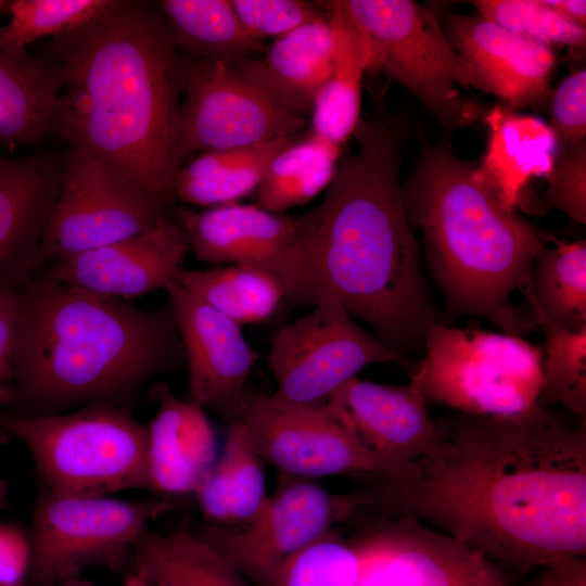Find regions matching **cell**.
Returning <instances> with one entry per match:
<instances>
[{
	"label": "cell",
	"mask_w": 586,
	"mask_h": 586,
	"mask_svg": "<svg viewBox=\"0 0 586 586\" xmlns=\"http://www.w3.org/2000/svg\"><path fill=\"white\" fill-rule=\"evenodd\" d=\"M428 450L371 491L415 519L524 574L586 555V430L542 406L511 417L436 420Z\"/></svg>",
	"instance_id": "obj_1"
},
{
	"label": "cell",
	"mask_w": 586,
	"mask_h": 586,
	"mask_svg": "<svg viewBox=\"0 0 586 586\" xmlns=\"http://www.w3.org/2000/svg\"><path fill=\"white\" fill-rule=\"evenodd\" d=\"M405 123L360 118L322 201L298 215V279L282 309L335 304L404 359L441 322L400 194Z\"/></svg>",
	"instance_id": "obj_2"
},
{
	"label": "cell",
	"mask_w": 586,
	"mask_h": 586,
	"mask_svg": "<svg viewBox=\"0 0 586 586\" xmlns=\"http://www.w3.org/2000/svg\"><path fill=\"white\" fill-rule=\"evenodd\" d=\"M40 55L63 76L51 132L166 214L186 162L178 116L190 58L179 54L160 10L111 0L90 23L52 38Z\"/></svg>",
	"instance_id": "obj_3"
},
{
	"label": "cell",
	"mask_w": 586,
	"mask_h": 586,
	"mask_svg": "<svg viewBox=\"0 0 586 586\" xmlns=\"http://www.w3.org/2000/svg\"><path fill=\"white\" fill-rule=\"evenodd\" d=\"M20 295L12 404L24 407L21 416L126 408L148 382L186 361L170 304L146 310L41 273Z\"/></svg>",
	"instance_id": "obj_4"
},
{
	"label": "cell",
	"mask_w": 586,
	"mask_h": 586,
	"mask_svg": "<svg viewBox=\"0 0 586 586\" xmlns=\"http://www.w3.org/2000/svg\"><path fill=\"white\" fill-rule=\"evenodd\" d=\"M420 135L419 156L400 184L402 202L448 313L523 336L532 323L510 300L527 285L548 238L505 207L480 165L458 157L448 139L430 143Z\"/></svg>",
	"instance_id": "obj_5"
},
{
	"label": "cell",
	"mask_w": 586,
	"mask_h": 586,
	"mask_svg": "<svg viewBox=\"0 0 586 586\" xmlns=\"http://www.w3.org/2000/svg\"><path fill=\"white\" fill-rule=\"evenodd\" d=\"M30 451L47 489L107 496L150 489L146 426L125 407L95 404L51 416L0 415Z\"/></svg>",
	"instance_id": "obj_6"
},
{
	"label": "cell",
	"mask_w": 586,
	"mask_h": 586,
	"mask_svg": "<svg viewBox=\"0 0 586 586\" xmlns=\"http://www.w3.org/2000/svg\"><path fill=\"white\" fill-rule=\"evenodd\" d=\"M426 402L473 417H511L540 406L543 349L506 332L449 327L426 334L410 372Z\"/></svg>",
	"instance_id": "obj_7"
},
{
	"label": "cell",
	"mask_w": 586,
	"mask_h": 586,
	"mask_svg": "<svg viewBox=\"0 0 586 586\" xmlns=\"http://www.w3.org/2000/svg\"><path fill=\"white\" fill-rule=\"evenodd\" d=\"M352 22L368 38L371 69L383 71L411 91L437 122L454 130L482 116L457 85L471 77L435 15L412 0H341Z\"/></svg>",
	"instance_id": "obj_8"
},
{
	"label": "cell",
	"mask_w": 586,
	"mask_h": 586,
	"mask_svg": "<svg viewBox=\"0 0 586 586\" xmlns=\"http://www.w3.org/2000/svg\"><path fill=\"white\" fill-rule=\"evenodd\" d=\"M169 509L162 500L59 494L47 489L36 504L30 570L53 586L97 565L116 566L132 553L151 521Z\"/></svg>",
	"instance_id": "obj_9"
},
{
	"label": "cell",
	"mask_w": 586,
	"mask_h": 586,
	"mask_svg": "<svg viewBox=\"0 0 586 586\" xmlns=\"http://www.w3.org/2000/svg\"><path fill=\"white\" fill-rule=\"evenodd\" d=\"M368 493L337 495L297 481L283 486L249 522L211 526L201 535L254 586H275L282 565L369 507Z\"/></svg>",
	"instance_id": "obj_10"
},
{
	"label": "cell",
	"mask_w": 586,
	"mask_h": 586,
	"mask_svg": "<svg viewBox=\"0 0 586 586\" xmlns=\"http://www.w3.org/2000/svg\"><path fill=\"white\" fill-rule=\"evenodd\" d=\"M238 419L263 461L289 475L353 476L374 485L402 469L369 453L324 405L250 394Z\"/></svg>",
	"instance_id": "obj_11"
},
{
	"label": "cell",
	"mask_w": 586,
	"mask_h": 586,
	"mask_svg": "<svg viewBox=\"0 0 586 586\" xmlns=\"http://www.w3.org/2000/svg\"><path fill=\"white\" fill-rule=\"evenodd\" d=\"M273 336L268 367L280 399L323 405L327 398L364 368L406 362L372 332L361 328L342 307L318 304Z\"/></svg>",
	"instance_id": "obj_12"
},
{
	"label": "cell",
	"mask_w": 586,
	"mask_h": 586,
	"mask_svg": "<svg viewBox=\"0 0 586 586\" xmlns=\"http://www.w3.org/2000/svg\"><path fill=\"white\" fill-rule=\"evenodd\" d=\"M306 125L292 112L239 76L229 62L190 59L180 102L182 153L263 144L296 135Z\"/></svg>",
	"instance_id": "obj_13"
},
{
	"label": "cell",
	"mask_w": 586,
	"mask_h": 586,
	"mask_svg": "<svg viewBox=\"0 0 586 586\" xmlns=\"http://www.w3.org/2000/svg\"><path fill=\"white\" fill-rule=\"evenodd\" d=\"M164 215L107 166L72 149L43 234L41 269L55 258L139 234Z\"/></svg>",
	"instance_id": "obj_14"
},
{
	"label": "cell",
	"mask_w": 586,
	"mask_h": 586,
	"mask_svg": "<svg viewBox=\"0 0 586 586\" xmlns=\"http://www.w3.org/2000/svg\"><path fill=\"white\" fill-rule=\"evenodd\" d=\"M354 546L357 586H513L495 563L411 518H384Z\"/></svg>",
	"instance_id": "obj_15"
},
{
	"label": "cell",
	"mask_w": 586,
	"mask_h": 586,
	"mask_svg": "<svg viewBox=\"0 0 586 586\" xmlns=\"http://www.w3.org/2000/svg\"><path fill=\"white\" fill-rule=\"evenodd\" d=\"M297 218L258 204L231 203L203 211L177 207L174 219L199 260L251 267L271 275L283 286L284 305L298 279Z\"/></svg>",
	"instance_id": "obj_16"
},
{
	"label": "cell",
	"mask_w": 586,
	"mask_h": 586,
	"mask_svg": "<svg viewBox=\"0 0 586 586\" xmlns=\"http://www.w3.org/2000/svg\"><path fill=\"white\" fill-rule=\"evenodd\" d=\"M178 324L189 371L191 402L231 422L244 409L247 379L259 358L241 326L178 281L165 288Z\"/></svg>",
	"instance_id": "obj_17"
},
{
	"label": "cell",
	"mask_w": 586,
	"mask_h": 586,
	"mask_svg": "<svg viewBox=\"0 0 586 586\" xmlns=\"http://www.w3.org/2000/svg\"><path fill=\"white\" fill-rule=\"evenodd\" d=\"M189 251L180 225L164 215L139 234L55 258L39 273L92 293L129 301L175 281Z\"/></svg>",
	"instance_id": "obj_18"
},
{
	"label": "cell",
	"mask_w": 586,
	"mask_h": 586,
	"mask_svg": "<svg viewBox=\"0 0 586 586\" xmlns=\"http://www.w3.org/2000/svg\"><path fill=\"white\" fill-rule=\"evenodd\" d=\"M446 36L464 63L472 87L497 95L511 110L545 105L556 62L550 46L480 15H451Z\"/></svg>",
	"instance_id": "obj_19"
},
{
	"label": "cell",
	"mask_w": 586,
	"mask_h": 586,
	"mask_svg": "<svg viewBox=\"0 0 586 586\" xmlns=\"http://www.w3.org/2000/svg\"><path fill=\"white\" fill-rule=\"evenodd\" d=\"M323 405L369 453L399 468L423 455L437 433L412 380L395 386L355 377Z\"/></svg>",
	"instance_id": "obj_20"
},
{
	"label": "cell",
	"mask_w": 586,
	"mask_h": 586,
	"mask_svg": "<svg viewBox=\"0 0 586 586\" xmlns=\"http://www.w3.org/2000/svg\"><path fill=\"white\" fill-rule=\"evenodd\" d=\"M62 170L63 163L48 155L0 156V290L21 292L40 272Z\"/></svg>",
	"instance_id": "obj_21"
},
{
	"label": "cell",
	"mask_w": 586,
	"mask_h": 586,
	"mask_svg": "<svg viewBox=\"0 0 586 586\" xmlns=\"http://www.w3.org/2000/svg\"><path fill=\"white\" fill-rule=\"evenodd\" d=\"M151 395L158 404L146 426L151 491L194 494L218 458L214 428L202 407L180 400L167 385L155 384Z\"/></svg>",
	"instance_id": "obj_22"
},
{
	"label": "cell",
	"mask_w": 586,
	"mask_h": 586,
	"mask_svg": "<svg viewBox=\"0 0 586 586\" xmlns=\"http://www.w3.org/2000/svg\"><path fill=\"white\" fill-rule=\"evenodd\" d=\"M333 52V31L324 15L276 38L264 56L229 63L273 101L304 115L331 74Z\"/></svg>",
	"instance_id": "obj_23"
},
{
	"label": "cell",
	"mask_w": 586,
	"mask_h": 586,
	"mask_svg": "<svg viewBox=\"0 0 586 586\" xmlns=\"http://www.w3.org/2000/svg\"><path fill=\"white\" fill-rule=\"evenodd\" d=\"M484 122L489 136L481 170L501 204L515 209L528 182L547 177L553 167V132L543 119L507 106H494Z\"/></svg>",
	"instance_id": "obj_24"
},
{
	"label": "cell",
	"mask_w": 586,
	"mask_h": 586,
	"mask_svg": "<svg viewBox=\"0 0 586 586\" xmlns=\"http://www.w3.org/2000/svg\"><path fill=\"white\" fill-rule=\"evenodd\" d=\"M322 3L333 31L334 52L331 74L313 103L311 131L342 145L361 118L362 78L371 69L372 50L341 0Z\"/></svg>",
	"instance_id": "obj_25"
},
{
	"label": "cell",
	"mask_w": 586,
	"mask_h": 586,
	"mask_svg": "<svg viewBox=\"0 0 586 586\" xmlns=\"http://www.w3.org/2000/svg\"><path fill=\"white\" fill-rule=\"evenodd\" d=\"M62 84L49 59L0 50V148L34 145L51 132Z\"/></svg>",
	"instance_id": "obj_26"
},
{
	"label": "cell",
	"mask_w": 586,
	"mask_h": 586,
	"mask_svg": "<svg viewBox=\"0 0 586 586\" xmlns=\"http://www.w3.org/2000/svg\"><path fill=\"white\" fill-rule=\"evenodd\" d=\"M135 574L152 586H254L206 539L186 527L148 530L133 548Z\"/></svg>",
	"instance_id": "obj_27"
},
{
	"label": "cell",
	"mask_w": 586,
	"mask_h": 586,
	"mask_svg": "<svg viewBox=\"0 0 586 586\" xmlns=\"http://www.w3.org/2000/svg\"><path fill=\"white\" fill-rule=\"evenodd\" d=\"M224 449L194 493L207 519L220 525L249 522L268 500L263 459L241 419L229 422Z\"/></svg>",
	"instance_id": "obj_28"
},
{
	"label": "cell",
	"mask_w": 586,
	"mask_h": 586,
	"mask_svg": "<svg viewBox=\"0 0 586 586\" xmlns=\"http://www.w3.org/2000/svg\"><path fill=\"white\" fill-rule=\"evenodd\" d=\"M158 10L178 50L192 60L235 62L267 48L246 33L231 0H163Z\"/></svg>",
	"instance_id": "obj_29"
},
{
	"label": "cell",
	"mask_w": 586,
	"mask_h": 586,
	"mask_svg": "<svg viewBox=\"0 0 586 586\" xmlns=\"http://www.w3.org/2000/svg\"><path fill=\"white\" fill-rule=\"evenodd\" d=\"M523 292L539 328L586 327V241L544 245Z\"/></svg>",
	"instance_id": "obj_30"
},
{
	"label": "cell",
	"mask_w": 586,
	"mask_h": 586,
	"mask_svg": "<svg viewBox=\"0 0 586 586\" xmlns=\"http://www.w3.org/2000/svg\"><path fill=\"white\" fill-rule=\"evenodd\" d=\"M341 158V145L310 131L279 151L257 189V204L285 211L308 203L330 184Z\"/></svg>",
	"instance_id": "obj_31"
},
{
	"label": "cell",
	"mask_w": 586,
	"mask_h": 586,
	"mask_svg": "<svg viewBox=\"0 0 586 586\" xmlns=\"http://www.w3.org/2000/svg\"><path fill=\"white\" fill-rule=\"evenodd\" d=\"M176 281L240 326L269 320L282 309L285 297L283 286L275 277L251 267L182 268Z\"/></svg>",
	"instance_id": "obj_32"
},
{
	"label": "cell",
	"mask_w": 586,
	"mask_h": 586,
	"mask_svg": "<svg viewBox=\"0 0 586 586\" xmlns=\"http://www.w3.org/2000/svg\"><path fill=\"white\" fill-rule=\"evenodd\" d=\"M111 0H14L7 9L9 23L0 28V47L8 52L46 38H58L90 23L107 8Z\"/></svg>",
	"instance_id": "obj_33"
},
{
	"label": "cell",
	"mask_w": 586,
	"mask_h": 586,
	"mask_svg": "<svg viewBox=\"0 0 586 586\" xmlns=\"http://www.w3.org/2000/svg\"><path fill=\"white\" fill-rule=\"evenodd\" d=\"M540 330L544 387L540 400L557 403L585 421L586 417V327L570 330L545 326Z\"/></svg>",
	"instance_id": "obj_34"
},
{
	"label": "cell",
	"mask_w": 586,
	"mask_h": 586,
	"mask_svg": "<svg viewBox=\"0 0 586 586\" xmlns=\"http://www.w3.org/2000/svg\"><path fill=\"white\" fill-rule=\"evenodd\" d=\"M295 139V136L273 139L250 161L220 171L198 178L177 177L176 201L205 208L239 203L257 191L271 158Z\"/></svg>",
	"instance_id": "obj_35"
},
{
	"label": "cell",
	"mask_w": 586,
	"mask_h": 586,
	"mask_svg": "<svg viewBox=\"0 0 586 586\" xmlns=\"http://www.w3.org/2000/svg\"><path fill=\"white\" fill-rule=\"evenodd\" d=\"M357 549L331 533L291 557L280 569L275 586H357Z\"/></svg>",
	"instance_id": "obj_36"
},
{
	"label": "cell",
	"mask_w": 586,
	"mask_h": 586,
	"mask_svg": "<svg viewBox=\"0 0 586 586\" xmlns=\"http://www.w3.org/2000/svg\"><path fill=\"white\" fill-rule=\"evenodd\" d=\"M480 16L545 44L583 47L586 29L561 17L544 0L473 1Z\"/></svg>",
	"instance_id": "obj_37"
},
{
	"label": "cell",
	"mask_w": 586,
	"mask_h": 586,
	"mask_svg": "<svg viewBox=\"0 0 586 586\" xmlns=\"http://www.w3.org/2000/svg\"><path fill=\"white\" fill-rule=\"evenodd\" d=\"M301 0H231L233 10L254 39L279 38L295 28L324 16L318 2Z\"/></svg>",
	"instance_id": "obj_38"
},
{
	"label": "cell",
	"mask_w": 586,
	"mask_h": 586,
	"mask_svg": "<svg viewBox=\"0 0 586 586\" xmlns=\"http://www.w3.org/2000/svg\"><path fill=\"white\" fill-rule=\"evenodd\" d=\"M544 209L557 208L575 221L586 224V142L557 153L545 177Z\"/></svg>",
	"instance_id": "obj_39"
},
{
	"label": "cell",
	"mask_w": 586,
	"mask_h": 586,
	"mask_svg": "<svg viewBox=\"0 0 586 586\" xmlns=\"http://www.w3.org/2000/svg\"><path fill=\"white\" fill-rule=\"evenodd\" d=\"M557 153L568 151L586 138V71L566 77L551 98V123Z\"/></svg>",
	"instance_id": "obj_40"
},
{
	"label": "cell",
	"mask_w": 586,
	"mask_h": 586,
	"mask_svg": "<svg viewBox=\"0 0 586 586\" xmlns=\"http://www.w3.org/2000/svg\"><path fill=\"white\" fill-rule=\"evenodd\" d=\"M30 561L29 539L20 528L0 524V586H22Z\"/></svg>",
	"instance_id": "obj_41"
},
{
	"label": "cell",
	"mask_w": 586,
	"mask_h": 586,
	"mask_svg": "<svg viewBox=\"0 0 586 586\" xmlns=\"http://www.w3.org/2000/svg\"><path fill=\"white\" fill-rule=\"evenodd\" d=\"M20 316V292L0 290V381L11 385Z\"/></svg>",
	"instance_id": "obj_42"
},
{
	"label": "cell",
	"mask_w": 586,
	"mask_h": 586,
	"mask_svg": "<svg viewBox=\"0 0 586 586\" xmlns=\"http://www.w3.org/2000/svg\"><path fill=\"white\" fill-rule=\"evenodd\" d=\"M536 572L530 586H586L585 557L557 561Z\"/></svg>",
	"instance_id": "obj_43"
},
{
	"label": "cell",
	"mask_w": 586,
	"mask_h": 586,
	"mask_svg": "<svg viewBox=\"0 0 586 586\" xmlns=\"http://www.w3.org/2000/svg\"><path fill=\"white\" fill-rule=\"evenodd\" d=\"M544 2L564 20L585 28L586 2L584 0H544Z\"/></svg>",
	"instance_id": "obj_44"
},
{
	"label": "cell",
	"mask_w": 586,
	"mask_h": 586,
	"mask_svg": "<svg viewBox=\"0 0 586 586\" xmlns=\"http://www.w3.org/2000/svg\"><path fill=\"white\" fill-rule=\"evenodd\" d=\"M14 399L13 386L9 383L0 381V407L11 405ZM2 412L0 411V415Z\"/></svg>",
	"instance_id": "obj_45"
},
{
	"label": "cell",
	"mask_w": 586,
	"mask_h": 586,
	"mask_svg": "<svg viewBox=\"0 0 586 586\" xmlns=\"http://www.w3.org/2000/svg\"><path fill=\"white\" fill-rule=\"evenodd\" d=\"M124 586H152L135 573L128 575L125 579Z\"/></svg>",
	"instance_id": "obj_46"
},
{
	"label": "cell",
	"mask_w": 586,
	"mask_h": 586,
	"mask_svg": "<svg viewBox=\"0 0 586 586\" xmlns=\"http://www.w3.org/2000/svg\"><path fill=\"white\" fill-rule=\"evenodd\" d=\"M53 586H97L87 581L80 579L79 577L71 578L64 582H61Z\"/></svg>",
	"instance_id": "obj_47"
},
{
	"label": "cell",
	"mask_w": 586,
	"mask_h": 586,
	"mask_svg": "<svg viewBox=\"0 0 586 586\" xmlns=\"http://www.w3.org/2000/svg\"><path fill=\"white\" fill-rule=\"evenodd\" d=\"M5 501V484L4 481L0 477V508Z\"/></svg>",
	"instance_id": "obj_48"
},
{
	"label": "cell",
	"mask_w": 586,
	"mask_h": 586,
	"mask_svg": "<svg viewBox=\"0 0 586 586\" xmlns=\"http://www.w3.org/2000/svg\"><path fill=\"white\" fill-rule=\"evenodd\" d=\"M9 1L0 0V12L4 9H7ZM1 50V47H0Z\"/></svg>",
	"instance_id": "obj_49"
}]
</instances>
